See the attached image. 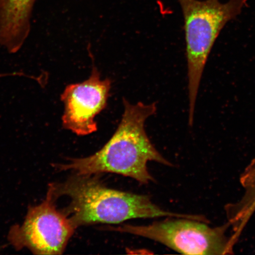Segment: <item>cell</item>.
I'll return each mask as SVG.
<instances>
[{"instance_id": "cell-7", "label": "cell", "mask_w": 255, "mask_h": 255, "mask_svg": "<svg viewBox=\"0 0 255 255\" xmlns=\"http://www.w3.org/2000/svg\"><path fill=\"white\" fill-rule=\"evenodd\" d=\"M36 0H0V46L9 53L21 49L30 31Z\"/></svg>"}, {"instance_id": "cell-5", "label": "cell", "mask_w": 255, "mask_h": 255, "mask_svg": "<svg viewBox=\"0 0 255 255\" xmlns=\"http://www.w3.org/2000/svg\"><path fill=\"white\" fill-rule=\"evenodd\" d=\"M167 218L148 225H123L105 230L138 236L184 255H221L228 250L221 231L190 219Z\"/></svg>"}, {"instance_id": "cell-3", "label": "cell", "mask_w": 255, "mask_h": 255, "mask_svg": "<svg viewBox=\"0 0 255 255\" xmlns=\"http://www.w3.org/2000/svg\"><path fill=\"white\" fill-rule=\"evenodd\" d=\"M182 10L186 44L189 123H193L201 80L210 52L229 21L241 14L249 0H177Z\"/></svg>"}, {"instance_id": "cell-2", "label": "cell", "mask_w": 255, "mask_h": 255, "mask_svg": "<svg viewBox=\"0 0 255 255\" xmlns=\"http://www.w3.org/2000/svg\"><path fill=\"white\" fill-rule=\"evenodd\" d=\"M100 174L73 173L49 188L57 199L65 196L71 202L63 212L76 229L95 224H119L133 219L184 218L162 209L148 196L111 189Z\"/></svg>"}, {"instance_id": "cell-1", "label": "cell", "mask_w": 255, "mask_h": 255, "mask_svg": "<svg viewBox=\"0 0 255 255\" xmlns=\"http://www.w3.org/2000/svg\"><path fill=\"white\" fill-rule=\"evenodd\" d=\"M124 113L116 132L100 150L83 158L53 164L56 170L79 174L114 173L132 178L142 184L154 182L148 162L166 166L172 164L155 148L145 131L146 120L157 111L155 103L132 104L124 99Z\"/></svg>"}, {"instance_id": "cell-6", "label": "cell", "mask_w": 255, "mask_h": 255, "mask_svg": "<svg viewBox=\"0 0 255 255\" xmlns=\"http://www.w3.org/2000/svg\"><path fill=\"white\" fill-rule=\"evenodd\" d=\"M111 85V80L102 79L94 66L88 79L66 86L61 95L64 128L79 136L97 131L95 119L107 106Z\"/></svg>"}, {"instance_id": "cell-4", "label": "cell", "mask_w": 255, "mask_h": 255, "mask_svg": "<svg viewBox=\"0 0 255 255\" xmlns=\"http://www.w3.org/2000/svg\"><path fill=\"white\" fill-rule=\"evenodd\" d=\"M56 200L49 188L45 199L29 206L23 222L9 229L8 240L16 251L27 249L39 255L65 252L76 229L63 210L57 209Z\"/></svg>"}]
</instances>
